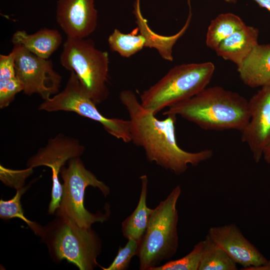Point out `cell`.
I'll return each mask as SVG.
<instances>
[{
	"mask_svg": "<svg viewBox=\"0 0 270 270\" xmlns=\"http://www.w3.org/2000/svg\"><path fill=\"white\" fill-rule=\"evenodd\" d=\"M119 98L128 113L132 142L144 149L149 162L180 175L186 172L188 164L196 166L212 156L211 150L190 152L178 146L176 116L168 114L164 120H158L142 106L131 90H122Z\"/></svg>",
	"mask_w": 270,
	"mask_h": 270,
	"instance_id": "obj_1",
	"label": "cell"
},
{
	"mask_svg": "<svg viewBox=\"0 0 270 270\" xmlns=\"http://www.w3.org/2000/svg\"><path fill=\"white\" fill-rule=\"evenodd\" d=\"M163 114L178 115L206 130H236L240 132L250 116L248 100L220 86L206 87L169 106Z\"/></svg>",
	"mask_w": 270,
	"mask_h": 270,
	"instance_id": "obj_2",
	"label": "cell"
},
{
	"mask_svg": "<svg viewBox=\"0 0 270 270\" xmlns=\"http://www.w3.org/2000/svg\"><path fill=\"white\" fill-rule=\"evenodd\" d=\"M181 194L179 185L152 209L148 227L138 242L137 256L140 270H152L168 260L178 248L176 203Z\"/></svg>",
	"mask_w": 270,
	"mask_h": 270,
	"instance_id": "obj_3",
	"label": "cell"
},
{
	"mask_svg": "<svg viewBox=\"0 0 270 270\" xmlns=\"http://www.w3.org/2000/svg\"><path fill=\"white\" fill-rule=\"evenodd\" d=\"M215 70L210 62L175 66L140 96L142 106L155 116L206 88Z\"/></svg>",
	"mask_w": 270,
	"mask_h": 270,
	"instance_id": "obj_4",
	"label": "cell"
},
{
	"mask_svg": "<svg viewBox=\"0 0 270 270\" xmlns=\"http://www.w3.org/2000/svg\"><path fill=\"white\" fill-rule=\"evenodd\" d=\"M41 236L57 262L66 260L80 270H92L98 265L101 240L91 227L80 228L69 218L57 216L44 228Z\"/></svg>",
	"mask_w": 270,
	"mask_h": 270,
	"instance_id": "obj_5",
	"label": "cell"
},
{
	"mask_svg": "<svg viewBox=\"0 0 270 270\" xmlns=\"http://www.w3.org/2000/svg\"><path fill=\"white\" fill-rule=\"evenodd\" d=\"M60 56L61 65L73 72L86 94L97 105L107 99L108 52L98 49L92 40L67 37Z\"/></svg>",
	"mask_w": 270,
	"mask_h": 270,
	"instance_id": "obj_6",
	"label": "cell"
},
{
	"mask_svg": "<svg viewBox=\"0 0 270 270\" xmlns=\"http://www.w3.org/2000/svg\"><path fill=\"white\" fill-rule=\"evenodd\" d=\"M60 174L63 192L57 216L68 218L82 228H90L94 222L108 220L109 210L104 214L99 212L94 214L84 206V192L88 186L98 188L105 197L110 193V189L86 169L80 157L70 159L68 166L62 168Z\"/></svg>",
	"mask_w": 270,
	"mask_h": 270,
	"instance_id": "obj_7",
	"label": "cell"
},
{
	"mask_svg": "<svg viewBox=\"0 0 270 270\" xmlns=\"http://www.w3.org/2000/svg\"><path fill=\"white\" fill-rule=\"evenodd\" d=\"M96 104L84 92L76 74L70 76L62 91L44 100L38 110L48 112H72L100 123L105 130L116 138L128 143L132 141L130 121L108 118L98 110Z\"/></svg>",
	"mask_w": 270,
	"mask_h": 270,
	"instance_id": "obj_8",
	"label": "cell"
},
{
	"mask_svg": "<svg viewBox=\"0 0 270 270\" xmlns=\"http://www.w3.org/2000/svg\"><path fill=\"white\" fill-rule=\"evenodd\" d=\"M14 67L22 92L38 94L44 100L59 92L62 76L51 60L38 56L20 44H14Z\"/></svg>",
	"mask_w": 270,
	"mask_h": 270,
	"instance_id": "obj_9",
	"label": "cell"
},
{
	"mask_svg": "<svg viewBox=\"0 0 270 270\" xmlns=\"http://www.w3.org/2000/svg\"><path fill=\"white\" fill-rule=\"evenodd\" d=\"M84 150V147L78 140L60 134L50 138L45 146L28 160V168L44 166L51 168L52 186L50 204L52 206H58L61 202L63 188L58 174L62 168L66 161L80 157Z\"/></svg>",
	"mask_w": 270,
	"mask_h": 270,
	"instance_id": "obj_10",
	"label": "cell"
},
{
	"mask_svg": "<svg viewBox=\"0 0 270 270\" xmlns=\"http://www.w3.org/2000/svg\"><path fill=\"white\" fill-rule=\"evenodd\" d=\"M248 106L250 119L241 139L258 163L270 146V85L260 88L248 100Z\"/></svg>",
	"mask_w": 270,
	"mask_h": 270,
	"instance_id": "obj_11",
	"label": "cell"
},
{
	"mask_svg": "<svg viewBox=\"0 0 270 270\" xmlns=\"http://www.w3.org/2000/svg\"><path fill=\"white\" fill-rule=\"evenodd\" d=\"M210 238L244 270L268 262L266 258L242 234L234 224L212 226L208 230Z\"/></svg>",
	"mask_w": 270,
	"mask_h": 270,
	"instance_id": "obj_12",
	"label": "cell"
},
{
	"mask_svg": "<svg viewBox=\"0 0 270 270\" xmlns=\"http://www.w3.org/2000/svg\"><path fill=\"white\" fill-rule=\"evenodd\" d=\"M95 0H58L56 20L66 35L84 38L92 34L98 25Z\"/></svg>",
	"mask_w": 270,
	"mask_h": 270,
	"instance_id": "obj_13",
	"label": "cell"
},
{
	"mask_svg": "<svg viewBox=\"0 0 270 270\" xmlns=\"http://www.w3.org/2000/svg\"><path fill=\"white\" fill-rule=\"evenodd\" d=\"M259 30L246 25L222 41L214 50L218 56L239 67L258 44Z\"/></svg>",
	"mask_w": 270,
	"mask_h": 270,
	"instance_id": "obj_14",
	"label": "cell"
},
{
	"mask_svg": "<svg viewBox=\"0 0 270 270\" xmlns=\"http://www.w3.org/2000/svg\"><path fill=\"white\" fill-rule=\"evenodd\" d=\"M237 70L242 82L250 88L270 85V44H258Z\"/></svg>",
	"mask_w": 270,
	"mask_h": 270,
	"instance_id": "obj_15",
	"label": "cell"
},
{
	"mask_svg": "<svg viewBox=\"0 0 270 270\" xmlns=\"http://www.w3.org/2000/svg\"><path fill=\"white\" fill-rule=\"evenodd\" d=\"M189 12L184 24L176 34L165 36L156 34L148 26L147 20L144 18L140 10V0H135L134 3L133 14L136 18L138 31L142 32L148 40V47L156 48L161 57L166 60L172 61V48L176 42L188 30L192 18V6L190 0L188 1Z\"/></svg>",
	"mask_w": 270,
	"mask_h": 270,
	"instance_id": "obj_16",
	"label": "cell"
},
{
	"mask_svg": "<svg viewBox=\"0 0 270 270\" xmlns=\"http://www.w3.org/2000/svg\"><path fill=\"white\" fill-rule=\"evenodd\" d=\"M60 33L55 29L44 28L34 34L18 30L12 35L14 44H20L30 52L44 59H48L62 43Z\"/></svg>",
	"mask_w": 270,
	"mask_h": 270,
	"instance_id": "obj_17",
	"label": "cell"
},
{
	"mask_svg": "<svg viewBox=\"0 0 270 270\" xmlns=\"http://www.w3.org/2000/svg\"><path fill=\"white\" fill-rule=\"evenodd\" d=\"M142 188L138 205L122 224V233L124 238L139 242L148 224L152 209L146 205L148 179L146 175L140 177Z\"/></svg>",
	"mask_w": 270,
	"mask_h": 270,
	"instance_id": "obj_18",
	"label": "cell"
},
{
	"mask_svg": "<svg viewBox=\"0 0 270 270\" xmlns=\"http://www.w3.org/2000/svg\"><path fill=\"white\" fill-rule=\"evenodd\" d=\"M22 91L14 67V54L0 55V108L8 107L17 94Z\"/></svg>",
	"mask_w": 270,
	"mask_h": 270,
	"instance_id": "obj_19",
	"label": "cell"
},
{
	"mask_svg": "<svg viewBox=\"0 0 270 270\" xmlns=\"http://www.w3.org/2000/svg\"><path fill=\"white\" fill-rule=\"evenodd\" d=\"M246 24L238 15L231 12L218 15L210 22L208 28L206 44L214 50L220 44Z\"/></svg>",
	"mask_w": 270,
	"mask_h": 270,
	"instance_id": "obj_20",
	"label": "cell"
},
{
	"mask_svg": "<svg viewBox=\"0 0 270 270\" xmlns=\"http://www.w3.org/2000/svg\"><path fill=\"white\" fill-rule=\"evenodd\" d=\"M108 41L112 51L126 58L135 54L143 48L148 47L147 38L137 28L128 34L123 33L115 28L109 36Z\"/></svg>",
	"mask_w": 270,
	"mask_h": 270,
	"instance_id": "obj_21",
	"label": "cell"
},
{
	"mask_svg": "<svg viewBox=\"0 0 270 270\" xmlns=\"http://www.w3.org/2000/svg\"><path fill=\"white\" fill-rule=\"evenodd\" d=\"M198 270H236L237 264L206 234Z\"/></svg>",
	"mask_w": 270,
	"mask_h": 270,
	"instance_id": "obj_22",
	"label": "cell"
},
{
	"mask_svg": "<svg viewBox=\"0 0 270 270\" xmlns=\"http://www.w3.org/2000/svg\"><path fill=\"white\" fill-rule=\"evenodd\" d=\"M26 190V188H21L16 189L15 196L8 200H0V217L2 219H9L18 218L27 224L38 236H42L44 228L37 224L27 219L24 214L20 198L22 194Z\"/></svg>",
	"mask_w": 270,
	"mask_h": 270,
	"instance_id": "obj_23",
	"label": "cell"
},
{
	"mask_svg": "<svg viewBox=\"0 0 270 270\" xmlns=\"http://www.w3.org/2000/svg\"><path fill=\"white\" fill-rule=\"evenodd\" d=\"M202 246L203 242L201 240L186 256L178 260H169L152 270H198Z\"/></svg>",
	"mask_w": 270,
	"mask_h": 270,
	"instance_id": "obj_24",
	"label": "cell"
},
{
	"mask_svg": "<svg viewBox=\"0 0 270 270\" xmlns=\"http://www.w3.org/2000/svg\"><path fill=\"white\" fill-rule=\"evenodd\" d=\"M138 242L128 239L124 246H120L118 254L112 263L104 270H125L128 269L132 257L137 256Z\"/></svg>",
	"mask_w": 270,
	"mask_h": 270,
	"instance_id": "obj_25",
	"label": "cell"
},
{
	"mask_svg": "<svg viewBox=\"0 0 270 270\" xmlns=\"http://www.w3.org/2000/svg\"><path fill=\"white\" fill-rule=\"evenodd\" d=\"M244 270H270V260L264 264L256 266L248 267Z\"/></svg>",
	"mask_w": 270,
	"mask_h": 270,
	"instance_id": "obj_26",
	"label": "cell"
},
{
	"mask_svg": "<svg viewBox=\"0 0 270 270\" xmlns=\"http://www.w3.org/2000/svg\"><path fill=\"white\" fill-rule=\"evenodd\" d=\"M260 6L270 12V0H252Z\"/></svg>",
	"mask_w": 270,
	"mask_h": 270,
	"instance_id": "obj_27",
	"label": "cell"
},
{
	"mask_svg": "<svg viewBox=\"0 0 270 270\" xmlns=\"http://www.w3.org/2000/svg\"><path fill=\"white\" fill-rule=\"evenodd\" d=\"M262 157L266 162L270 164V146L264 150Z\"/></svg>",
	"mask_w": 270,
	"mask_h": 270,
	"instance_id": "obj_28",
	"label": "cell"
},
{
	"mask_svg": "<svg viewBox=\"0 0 270 270\" xmlns=\"http://www.w3.org/2000/svg\"><path fill=\"white\" fill-rule=\"evenodd\" d=\"M225 2L229 4H236L238 0H224Z\"/></svg>",
	"mask_w": 270,
	"mask_h": 270,
	"instance_id": "obj_29",
	"label": "cell"
},
{
	"mask_svg": "<svg viewBox=\"0 0 270 270\" xmlns=\"http://www.w3.org/2000/svg\"></svg>",
	"mask_w": 270,
	"mask_h": 270,
	"instance_id": "obj_30",
	"label": "cell"
}]
</instances>
